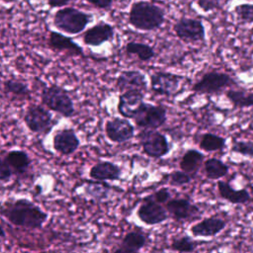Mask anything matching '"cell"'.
I'll return each mask as SVG.
<instances>
[{"label":"cell","instance_id":"cell-40","mask_svg":"<svg viewBox=\"0 0 253 253\" xmlns=\"http://www.w3.org/2000/svg\"><path fill=\"white\" fill-rule=\"evenodd\" d=\"M0 237H5V231H4L3 227L1 226V224H0Z\"/></svg>","mask_w":253,"mask_h":253},{"label":"cell","instance_id":"cell-22","mask_svg":"<svg viewBox=\"0 0 253 253\" xmlns=\"http://www.w3.org/2000/svg\"><path fill=\"white\" fill-rule=\"evenodd\" d=\"M147 242V236L139 231L127 232L122 241L120 248L116 249L115 252L122 253H134L140 251Z\"/></svg>","mask_w":253,"mask_h":253},{"label":"cell","instance_id":"cell-8","mask_svg":"<svg viewBox=\"0 0 253 253\" xmlns=\"http://www.w3.org/2000/svg\"><path fill=\"white\" fill-rule=\"evenodd\" d=\"M173 31L178 39L185 42H204L206 39V29L201 20L182 17L174 25Z\"/></svg>","mask_w":253,"mask_h":253},{"label":"cell","instance_id":"cell-34","mask_svg":"<svg viewBox=\"0 0 253 253\" xmlns=\"http://www.w3.org/2000/svg\"><path fill=\"white\" fill-rule=\"evenodd\" d=\"M108 188L106 186H103L101 184H90L87 187V192L91 197H94L95 199H104L108 196Z\"/></svg>","mask_w":253,"mask_h":253},{"label":"cell","instance_id":"cell-13","mask_svg":"<svg viewBox=\"0 0 253 253\" xmlns=\"http://www.w3.org/2000/svg\"><path fill=\"white\" fill-rule=\"evenodd\" d=\"M165 208L168 213L178 221L193 219L201 213L199 207L187 199H170Z\"/></svg>","mask_w":253,"mask_h":253},{"label":"cell","instance_id":"cell-6","mask_svg":"<svg viewBox=\"0 0 253 253\" xmlns=\"http://www.w3.org/2000/svg\"><path fill=\"white\" fill-rule=\"evenodd\" d=\"M143 152L151 158H161L169 153L170 144L167 137L155 130L145 128L138 134Z\"/></svg>","mask_w":253,"mask_h":253},{"label":"cell","instance_id":"cell-39","mask_svg":"<svg viewBox=\"0 0 253 253\" xmlns=\"http://www.w3.org/2000/svg\"><path fill=\"white\" fill-rule=\"evenodd\" d=\"M70 0H47V4L50 8H60L66 6Z\"/></svg>","mask_w":253,"mask_h":253},{"label":"cell","instance_id":"cell-23","mask_svg":"<svg viewBox=\"0 0 253 253\" xmlns=\"http://www.w3.org/2000/svg\"><path fill=\"white\" fill-rule=\"evenodd\" d=\"M204 158H205L204 153H202L197 149L190 148L182 155L179 162V166L181 170L189 173L195 178L196 173L198 172L202 163L204 162Z\"/></svg>","mask_w":253,"mask_h":253},{"label":"cell","instance_id":"cell-15","mask_svg":"<svg viewBox=\"0 0 253 253\" xmlns=\"http://www.w3.org/2000/svg\"><path fill=\"white\" fill-rule=\"evenodd\" d=\"M227 221L216 216L205 217L190 227L193 236L196 237H213L220 233L226 227Z\"/></svg>","mask_w":253,"mask_h":253},{"label":"cell","instance_id":"cell-10","mask_svg":"<svg viewBox=\"0 0 253 253\" xmlns=\"http://www.w3.org/2000/svg\"><path fill=\"white\" fill-rule=\"evenodd\" d=\"M24 121L28 128L35 133H47L52 127L51 114L40 105H32L28 108Z\"/></svg>","mask_w":253,"mask_h":253},{"label":"cell","instance_id":"cell-11","mask_svg":"<svg viewBox=\"0 0 253 253\" xmlns=\"http://www.w3.org/2000/svg\"><path fill=\"white\" fill-rule=\"evenodd\" d=\"M138 218L147 225L162 223L169 217V213L162 204L152 200L149 196L143 199V203L137 210Z\"/></svg>","mask_w":253,"mask_h":253},{"label":"cell","instance_id":"cell-7","mask_svg":"<svg viewBox=\"0 0 253 253\" xmlns=\"http://www.w3.org/2000/svg\"><path fill=\"white\" fill-rule=\"evenodd\" d=\"M167 120V111L163 106L142 103L133 121L135 125L142 128L156 129L162 126Z\"/></svg>","mask_w":253,"mask_h":253},{"label":"cell","instance_id":"cell-38","mask_svg":"<svg viewBox=\"0 0 253 253\" xmlns=\"http://www.w3.org/2000/svg\"><path fill=\"white\" fill-rule=\"evenodd\" d=\"M98 9H109L113 5L114 0H84Z\"/></svg>","mask_w":253,"mask_h":253},{"label":"cell","instance_id":"cell-29","mask_svg":"<svg viewBox=\"0 0 253 253\" xmlns=\"http://www.w3.org/2000/svg\"><path fill=\"white\" fill-rule=\"evenodd\" d=\"M198 244L199 242L184 234L180 237L173 238L170 244V248L177 252H194L196 251Z\"/></svg>","mask_w":253,"mask_h":253},{"label":"cell","instance_id":"cell-27","mask_svg":"<svg viewBox=\"0 0 253 253\" xmlns=\"http://www.w3.org/2000/svg\"><path fill=\"white\" fill-rule=\"evenodd\" d=\"M199 145L201 149L207 152L222 150L226 146V139L215 133L206 132L202 135Z\"/></svg>","mask_w":253,"mask_h":253},{"label":"cell","instance_id":"cell-25","mask_svg":"<svg viewBox=\"0 0 253 253\" xmlns=\"http://www.w3.org/2000/svg\"><path fill=\"white\" fill-rule=\"evenodd\" d=\"M204 170L208 179L218 180L228 173L229 168L222 160L215 157H211L205 161Z\"/></svg>","mask_w":253,"mask_h":253},{"label":"cell","instance_id":"cell-9","mask_svg":"<svg viewBox=\"0 0 253 253\" xmlns=\"http://www.w3.org/2000/svg\"><path fill=\"white\" fill-rule=\"evenodd\" d=\"M182 79L181 75L172 72L156 71L150 75V88L157 95L171 97L177 93Z\"/></svg>","mask_w":253,"mask_h":253},{"label":"cell","instance_id":"cell-18","mask_svg":"<svg viewBox=\"0 0 253 253\" xmlns=\"http://www.w3.org/2000/svg\"><path fill=\"white\" fill-rule=\"evenodd\" d=\"M80 141L75 131L70 128H63L55 132L53 136V148L56 152L69 155L77 150Z\"/></svg>","mask_w":253,"mask_h":253},{"label":"cell","instance_id":"cell-32","mask_svg":"<svg viewBox=\"0 0 253 253\" xmlns=\"http://www.w3.org/2000/svg\"><path fill=\"white\" fill-rule=\"evenodd\" d=\"M230 150L242 156L253 158V141L252 140H234L232 142Z\"/></svg>","mask_w":253,"mask_h":253},{"label":"cell","instance_id":"cell-26","mask_svg":"<svg viewBox=\"0 0 253 253\" xmlns=\"http://www.w3.org/2000/svg\"><path fill=\"white\" fill-rule=\"evenodd\" d=\"M226 98L231 102L233 107L243 109L253 107V93L243 90L229 89L225 92Z\"/></svg>","mask_w":253,"mask_h":253},{"label":"cell","instance_id":"cell-5","mask_svg":"<svg viewBox=\"0 0 253 253\" xmlns=\"http://www.w3.org/2000/svg\"><path fill=\"white\" fill-rule=\"evenodd\" d=\"M235 80L227 73L215 70L205 73L192 87V90L199 94L214 95L220 93L226 87L235 86Z\"/></svg>","mask_w":253,"mask_h":253},{"label":"cell","instance_id":"cell-16","mask_svg":"<svg viewBox=\"0 0 253 253\" xmlns=\"http://www.w3.org/2000/svg\"><path fill=\"white\" fill-rule=\"evenodd\" d=\"M114 27L105 22H100L88 29L83 36V42L87 45L98 46L102 43L111 41L114 38Z\"/></svg>","mask_w":253,"mask_h":253},{"label":"cell","instance_id":"cell-3","mask_svg":"<svg viewBox=\"0 0 253 253\" xmlns=\"http://www.w3.org/2000/svg\"><path fill=\"white\" fill-rule=\"evenodd\" d=\"M92 16L74 7H63L53 15V25L56 29L69 35L81 33L89 24Z\"/></svg>","mask_w":253,"mask_h":253},{"label":"cell","instance_id":"cell-14","mask_svg":"<svg viewBox=\"0 0 253 253\" xmlns=\"http://www.w3.org/2000/svg\"><path fill=\"white\" fill-rule=\"evenodd\" d=\"M144 94L139 90H126L120 95L118 111L126 119H133L143 103Z\"/></svg>","mask_w":253,"mask_h":253},{"label":"cell","instance_id":"cell-20","mask_svg":"<svg viewBox=\"0 0 253 253\" xmlns=\"http://www.w3.org/2000/svg\"><path fill=\"white\" fill-rule=\"evenodd\" d=\"M47 42L49 47L54 50H59V51L65 50L75 55L83 54V49L79 44L73 42L71 38L66 37L58 32H54V31L50 32Z\"/></svg>","mask_w":253,"mask_h":253},{"label":"cell","instance_id":"cell-12","mask_svg":"<svg viewBox=\"0 0 253 253\" xmlns=\"http://www.w3.org/2000/svg\"><path fill=\"white\" fill-rule=\"evenodd\" d=\"M105 131L107 137L113 142H126L134 135V127L128 120L113 118L106 123Z\"/></svg>","mask_w":253,"mask_h":253},{"label":"cell","instance_id":"cell-28","mask_svg":"<svg viewBox=\"0 0 253 253\" xmlns=\"http://www.w3.org/2000/svg\"><path fill=\"white\" fill-rule=\"evenodd\" d=\"M126 51L128 54H135L141 61H148L155 56L153 47L143 42H129L126 44Z\"/></svg>","mask_w":253,"mask_h":253},{"label":"cell","instance_id":"cell-33","mask_svg":"<svg viewBox=\"0 0 253 253\" xmlns=\"http://www.w3.org/2000/svg\"><path fill=\"white\" fill-rule=\"evenodd\" d=\"M193 179H194V177L192 175H190L189 173H187L183 170H174L173 172L170 173V176H169L170 184L173 186H176V187L187 185Z\"/></svg>","mask_w":253,"mask_h":253},{"label":"cell","instance_id":"cell-4","mask_svg":"<svg viewBox=\"0 0 253 253\" xmlns=\"http://www.w3.org/2000/svg\"><path fill=\"white\" fill-rule=\"evenodd\" d=\"M41 99L47 108L63 117H71L75 113L74 104L69 94L57 85L45 87L42 92Z\"/></svg>","mask_w":253,"mask_h":253},{"label":"cell","instance_id":"cell-17","mask_svg":"<svg viewBox=\"0 0 253 253\" xmlns=\"http://www.w3.org/2000/svg\"><path fill=\"white\" fill-rule=\"evenodd\" d=\"M116 87L120 91L139 90L146 91L147 82L143 73L138 70H125L120 73L116 81Z\"/></svg>","mask_w":253,"mask_h":253},{"label":"cell","instance_id":"cell-31","mask_svg":"<svg viewBox=\"0 0 253 253\" xmlns=\"http://www.w3.org/2000/svg\"><path fill=\"white\" fill-rule=\"evenodd\" d=\"M237 19L245 24H253V4L243 3L234 7Z\"/></svg>","mask_w":253,"mask_h":253},{"label":"cell","instance_id":"cell-1","mask_svg":"<svg viewBox=\"0 0 253 253\" xmlns=\"http://www.w3.org/2000/svg\"><path fill=\"white\" fill-rule=\"evenodd\" d=\"M1 213L11 223L31 229L41 228L48 217L45 211L27 199L6 203Z\"/></svg>","mask_w":253,"mask_h":253},{"label":"cell","instance_id":"cell-36","mask_svg":"<svg viewBox=\"0 0 253 253\" xmlns=\"http://www.w3.org/2000/svg\"><path fill=\"white\" fill-rule=\"evenodd\" d=\"M197 5L202 11L208 13L219 8L220 0H197Z\"/></svg>","mask_w":253,"mask_h":253},{"label":"cell","instance_id":"cell-21","mask_svg":"<svg viewBox=\"0 0 253 253\" xmlns=\"http://www.w3.org/2000/svg\"><path fill=\"white\" fill-rule=\"evenodd\" d=\"M121 168L112 162L103 161L95 164L89 171V176L97 181H115L121 177Z\"/></svg>","mask_w":253,"mask_h":253},{"label":"cell","instance_id":"cell-35","mask_svg":"<svg viewBox=\"0 0 253 253\" xmlns=\"http://www.w3.org/2000/svg\"><path fill=\"white\" fill-rule=\"evenodd\" d=\"M171 192L167 188H161L158 191L154 192L153 194L149 195V197L154 200L155 202L159 204H166L170 199H171Z\"/></svg>","mask_w":253,"mask_h":253},{"label":"cell","instance_id":"cell-24","mask_svg":"<svg viewBox=\"0 0 253 253\" xmlns=\"http://www.w3.org/2000/svg\"><path fill=\"white\" fill-rule=\"evenodd\" d=\"M5 160L15 174H24L31 166V158L28 153L23 150L9 151L5 157Z\"/></svg>","mask_w":253,"mask_h":253},{"label":"cell","instance_id":"cell-19","mask_svg":"<svg viewBox=\"0 0 253 253\" xmlns=\"http://www.w3.org/2000/svg\"><path fill=\"white\" fill-rule=\"evenodd\" d=\"M217 191L221 199L233 205H244L252 200L246 189L235 190L229 183L224 181L217 182Z\"/></svg>","mask_w":253,"mask_h":253},{"label":"cell","instance_id":"cell-30","mask_svg":"<svg viewBox=\"0 0 253 253\" xmlns=\"http://www.w3.org/2000/svg\"><path fill=\"white\" fill-rule=\"evenodd\" d=\"M4 89L7 93L13 94L18 97H28L30 94V90L28 85L21 80L17 79H9L4 82Z\"/></svg>","mask_w":253,"mask_h":253},{"label":"cell","instance_id":"cell-2","mask_svg":"<svg viewBox=\"0 0 253 253\" xmlns=\"http://www.w3.org/2000/svg\"><path fill=\"white\" fill-rule=\"evenodd\" d=\"M127 21L129 25L137 30L155 31L164 24L165 11L149 1H135L130 6Z\"/></svg>","mask_w":253,"mask_h":253},{"label":"cell","instance_id":"cell-37","mask_svg":"<svg viewBox=\"0 0 253 253\" xmlns=\"http://www.w3.org/2000/svg\"><path fill=\"white\" fill-rule=\"evenodd\" d=\"M13 174L14 173L7 161L0 157V181H6L10 179Z\"/></svg>","mask_w":253,"mask_h":253}]
</instances>
